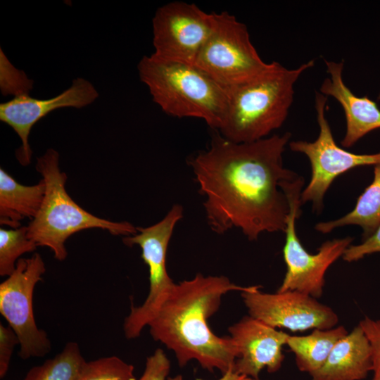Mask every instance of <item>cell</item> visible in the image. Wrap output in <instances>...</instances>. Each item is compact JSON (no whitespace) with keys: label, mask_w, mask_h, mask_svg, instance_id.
Listing matches in <instances>:
<instances>
[{"label":"cell","mask_w":380,"mask_h":380,"mask_svg":"<svg viewBox=\"0 0 380 380\" xmlns=\"http://www.w3.org/2000/svg\"><path fill=\"white\" fill-rule=\"evenodd\" d=\"M291 137L287 132L236 143L217 132L207 149L190 158L213 232L222 234L236 228L250 241L263 232H284L290 206L281 184L299 176L284 166Z\"/></svg>","instance_id":"obj_1"},{"label":"cell","mask_w":380,"mask_h":380,"mask_svg":"<svg viewBox=\"0 0 380 380\" xmlns=\"http://www.w3.org/2000/svg\"><path fill=\"white\" fill-rule=\"evenodd\" d=\"M224 276L197 274L175 284L148 325L151 336L172 350L180 367L196 360L205 369L223 374L233 369L238 351L230 336L215 335L208 319L220 308L222 298L232 291L252 290Z\"/></svg>","instance_id":"obj_2"},{"label":"cell","mask_w":380,"mask_h":380,"mask_svg":"<svg viewBox=\"0 0 380 380\" xmlns=\"http://www.w3.org/2000/svg\"><path fill=\"white\" fill-rule=\"evenodd\" d=\"M314 65L310 60L289 69L273 61L264 72L226 88V111L217 132L236 143L270 137L288 117L298 80Z\"/></svg>","instance_id":"obj_3"},{"label":"cell","mask_w":380,"mask_h":380,"mask_svg":"<svg viewBox=\"0 0 380 380\" xmlns=\"http://www.w3.org/2000/svg\"><path fill=\"white\" fill-rule=\"evenodd\" d=\"M140 80L166 114L203 120L219 130L227 106V91L194 64L144 56L137 65Z\"/></svg>","instance_id":"obj_4"},{"label":"cell","mask_w":380,"mask_h":380,"mask_svg":"<svg viewBox=\"0 0 380 380\" xmlns=\"http://www.w3.org/2000/svg\"><path fill=\"white\" fill-rule=\"evenodd\" d=\"M36 170L45 182L46 193L38 214L27 226V236L37 246L50 248L55 259L66 258L67 239L82 230L99 228L125 236L137 233V227L130 222L96 217L71 198L65 187L67 176L60 169L59 153L55 149L49 148L37 158Z\"/></svg>","instance_id":"obj_5"},{"label":"cell","mask_w":380,"mask_h":380,"mask_svg":"<svg viewBox=\"0 0 380 380\" xmlns=\"http://www.w3.org/2000/svg\"><path fill=\"white\" fill-rule=\"evenodd\" d=\"M303 185L304 179L301 176L285 181L281 185L289 202L290 211L284 230L286 239L283 248L286 272L277 291H298L317 299L323 293L327 270L343 256L353 239L347 236L326 241L315 254L305 249L296 229V221L301 214L300 196Z\"/></svg>","instance_id":"obj_6"},{"label":"cell","mask_w":380,"mask_h":380,"mask_svg":"<svg viewBox=\"0 0 380 380\" xmlns=\"http://www.w3.org/2000/svg\"><path fill=\"white\" fill-rule=\"evenodd\" d=\"M194 65L228 88L266 70L245 24L227 11L214 13V25Z\"/></svg>","instance_id":"obj_7"},{"label":"cell","mask_w":380,"mask_h":380,"mask_svg":"<svg viewBox=\"0 0 380 380\" xmlns=\"http://www.w3.org/2000/svg\"><path fill=\"white\" fill-rule=\"evenodd\" d=\"M183 207L175 204L158 222L147 227H137L136 234L122 239L126 246L137 245L141 248V258L149 270L148 296L141 305L131 307L124 321L123 330L128 339L140 336L142 329L156 314L175 284L168 274L166 258L173 231L183 217Z\"/></svg>","instance_id":"obj_8"},{"label":"cell","mask_w":380,"mask_h":380,"mask_svg":"<svg viewBox=\"0 0 380 380\" xmlns=\"http://www.w3.org/2000/svg\"><path fill=\"white\" fill-rule=\"evenodd\" d=\"M328 97L316 91L315 108L319 134L314 141H293L290 149L305 155L311 165V178L303 189L302 205L310 202L312 209L320 213L324 196L334 180L347 171L365 165L380 164V151L372 154H357L340 147L335 141L327 118Z\"/></svg>","instance_id":"obj_9"},{"label":"cell","mask_w":380,"mask_h":380,"mask_svg":"<svg viewBox=\"0 0 380 380\" xmlns=\"http://www.w3.org/2000/svg\"><path fill=\"white\" fill-rule=\"evenodd\" d=\"M46 272L40 254L20 258L15 271L0 284V313L16 334L23 360L44 357L51 349L45 331L37 327L33 312V293Z\"/></svg>","instance_id":"obj_10"},{"label":"cell","mask_w":380,"mask_h":380,"mask_svg":"<svg viewBox=\"0 0 380 380\" xmlns=\"http://www.w3.org/2000/svg\"><path fill=\"white\" fill-rule=\"evenodd\" d=\"M214 25V12L195 4L171 1L158 8L152 20L151 57L194 64Z\"/></svg>","instance_id":"obj_11"},{"label":"cell","mask_w":380,"mask_h":380,"mask_svg":"<svg viewBox=\"0 0 380 380\" xmlns=\"http://www.w3.org/2000/svg\"><path fill=\"white\" fill-rule=\"evenodd\" d=\"M255 286L241 292L249 315L274 328H284L296 332L308 329H327L338 322V315L329 306L310 295L298 291H260Z\"/></svg>","instance_id":"obj_12"},{"label":"cell","mask_w":380,"mask_h":380,"mask_svg":"<svg viewBox=\"0 0 380 380\" xmlns=\"http://www.w3.org/2000/svg\"><path fill=\"white\" fill-rule=\"evenodd\" d=\"M99 92L89 81L77 77L70 87L50 99H37L29 94L15 96L0 104V120L18 135L22 145L16 156L23 165H27L32 155L28 138L33 126L51 112L63 108H82L94 102Z\"/></svg>","instance_id":"obj_13"},{"label":"cell","mask_w":380,"mask_h":380,"mask_svg":"<svg viewBox=\"0 0 380 380\" xmlns=\"http://www.w3.org/2000/svg\"><path fill=\"white\" fill-rule=\"evenodd\" d=\"M230 338L238 351L233 366L235 372L259 380L262 369L277 372L284 359L282 350L289 334L245 316L229 327Z\"/></svg>","instance_id":"obj_14"},{"label":"cell","mask_w":380,"mask_h":380,"mask_svg":"<svg viewBox=\"0 0 380 380\" xmlns=\"http://www.w3.org/2000/svg\"><path fill=\"white\" fill-rule=\"evenodd\" d=\"M326 77L319 92L333 97L341 106L346 118V129L341 144L350 148L370 132L380 128V109L367 96H357L346 86L343 78L344 61L324 60Z\"/></svg>","instance_id":"obj_15"},{"label":"cell","mask_w":380,"mask_h":380,"mask_svg":"<svg viewBox=\"0 0 380 380\" xmlns=\"http://www.w3.org/2000/svg\"><path fill=\"white\" fill-rule=\"evenodd\" d=\"M372 371V349L360 324L334 346L311 380H362Z\"/></svg>","instance_id":"obj_16"},{"label":"cell","mask_w":380,"mask_h":380,"mask_svg":"<svg viewBox=\"0 0 380 380\" xmlns=\"http://www.w3.org/2000/svg\"><path fill=\"white\" fill-rule=\"evenodd\" d=\"M46 193L42 179L37 184L18 183L4 169H0V223L12 229L21 227V220H32L38 214Z\"/></svg>","instance_id":"obj_17"},{"label":"cell","mask_w":380,"mask_h":380,"mask_svg":"<svg viewBox=\"0 0 380 380\" xmlns=\"http://www.w3.org/2000/svg\"><path fill=\"white\" fill-rule=\"evenodd\" d=\"M348 333L343 326L315 329L308 335H289L286 345L295 355L298 369L311 375L323 366L334 345Z\"/></svg>","instance_id":"obj_18"},{"label":"cell","mask_w":380,"mask_h":380,"mask_svg":"<svg viewBox=\"0 0 380 380\" xmlns=\"http://www.w3.org/2000/svg\"><path fill=\"white\" fill-rule=\"evenodd\" d=\"M372 183L358 197L353 210L344 216L315 226V230L327 234L346 225H357L362 229V241L374 234L380 224V164L374 166Z\"/></svg>","instance_id":"obj_19"},{"label":"cell","mask_w":380,"mask_h":380,"mask_svg":"<svg viewBox=\"0 0 380 380\" xmlns=\"http://www.w3.org/2000/svg\"><path fill=\"white\" fill-rule=\"evenodd\" d=\"M85 361L77 343L68 342L56 356L32 367L23 380H76Z\"/></svg>","instance_id":"obj_20"},{"label":"cell","mask_w":380,"mask_h":380,"mask_svg":"<svg viewBox=\"0 0 380 380\" xmlns=\"http://www.w3.org/2000/svg\"><path fill=\"white\" fill-rule=\"evenodd\" d=\"M37 245L27 236V227L0 229V275L10 276L15 270L19 258L33 252Z\"/></svg>","instance_id":"obj_21"},{"label":"cell","mask_w":380,"mask_h":380,"mask_svg":"<svg viewBox=\"0 0 380 380\" xmlns=\"http://www.w3.org/2000/svg\"><path fill=\"white\" fill-rule=\"evenodd\" d=\"M134 366L112 355L85 361L76 380H137Z\"/></svg>","instance_id":"obj_22"},{"label":"cell","mask_w":380,"mask_h":380,"mask_svg":"<svg viewBox=\"0 0 380 380\" xmlns=\"http://www.w3.org/2000/svg\"><path fill=\"white\" fill-rule=\"evenodd\" d=\"M359 324L365 333L372 349V380H380V319L376 320L365 316L360 321Z\"/></svg>","instance_id":"obj_23"},{"label":"cell","mask_w":380,"mask_h":380,"mask_svg":"<svg viewBox=\"0 0 380 380\" xmlns=\"http://www.w3.org/2000/svg\"><path fill=\"white\" fill-rule=\"evenodd\" d=\"M170 362L165 352L158 348L146 359L144 371L137 380H166Z\"/></svg>","instance_id":"obj_24"},{"label":"cell","mask_w":380,"mask_h":380,"mask_svg":"<svg viewBox=\"0 0 380 380\" xmlns=\"http://www.w3.org/2000/svg\"><path fill=\"white\" fill-rule=\"evenodd\" d=\"M19 340L14 331L8 325L0 323V378L6 375L15 347Z\"/></svg>","instance_id":"obj_25"},{"label":"cell","mask_w":380,"mask_h":380,"mask_svg":"<svg viewBox=\"0 0 380 380\" xmlns=\"http://www.w3.org/2000/svg\"><path fill=\"white\" fill-rule=\"evenodd\" d=\"M380 253V224L373 235L358 245H350L344 252L342 258L348 262L362 259L365 256Z\"/></svg>","instance_id":"obj_26"},{"label":"cell","mask_w":380,"mask_h":380,"mask_svg":"<svg viewBox=\"0 0 380 380\" xmlns=\"http://www.w3.org/2000/svg\"><path fill=\"white\" fill-rule=\"evenodd\" d=\"M168 380H183V378L181 375H177L173 378H169ZM196 380H203L201 379H197ZM217 380H255L252 378L248 377L246 376L239 374L232 369H229L227 372L224 373L221 378Z\"/></svg>","instance_id":"obj_27"}]
</instances>
